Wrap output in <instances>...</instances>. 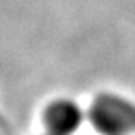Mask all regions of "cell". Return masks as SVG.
Segmentation results:
<instances>
[{
    "label": "cell",
    "mask_w": 135,
    "mask_h": 135,
    "mask_svg": "<svg viewBox=\"0 0 135 135\" xmlns=\"http://www.w3.org/2000/svg\"><path fill=\"white\" fill-rule=\"evenodd\" d=\"M90 120L103 135L135 133V105L117 95H101L91 105Z\"/></svg>",
    "instance_id": "6da1fadb"
},
{
    "label": "cell",
    "mask_w": 135,
    "mask_h": 135,
    "mask_svg": "<svg viewBox=\"0 0 135 135\" xmlns=\"http://www.w3.org/2000/svg\"><path fill=\"white\" fill-rule=\"evenodd\" d=\"M83 123V112L74 101L57 100L46 112V125L51 135H73Z\"/></svg>",
    "instance_id": "7a4b0ae2"
},
{
    "label": "cell",
    "mask_w": 135,
    "mask_h": 135,
    "mask_svg": "<svg viewBox=\"0 0 135 135\" xmlns=\"http://www.w3.org/2000/svg\"><path fill=\"white\" fill-rule=\"evenodd\" d=\"M47 135H51V133H47Z\"/></svg>",
    "instance_id": "3957f363"
}]
</instances>
